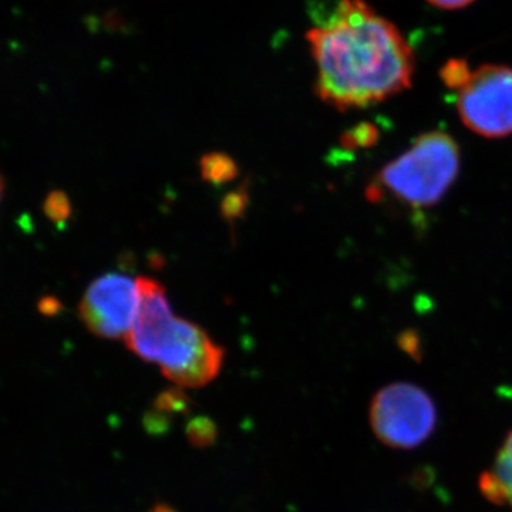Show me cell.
Listing matches in <instances>:
<instances>
[{
    "instance_id": "obj_1",
    "label": "cell",
    "mask_w": 512,
    "mask_h": 512,
    "mask_svg": "<svg viewBox=\"0 0 512 512\" xmlns=\"http://www.w3.org/2000/svg\"><path fill=\"white\" fill-rule=\"evenodd\" d=\"M306 39L318 70L316 93L335 109H363L412 87V46L365 0H338L319 13Z\"/></svg>"
},
{
    "instance_id": "obj_2",
    "label": "cell",
    "mask_w": 512,
    "mask_h": 512,
    "mask_svg": "<svg viewBox=\"0 0 512 512\" xmlns=\"http://www.w3.org/2000/svg\"><path fill=\"white\" fill-rule=\"evenodd\" d=\"M460 170V148L450 134L431 131L384 165L367 187L366 197L382 202L390 197L412 208L433 207L450 190Z\"/></svg>"
},
{
    "instance_id": "obj_3",
    "label": "cell",
    "mask_w": 512,
    "mask_h": 512,
    "mask_svg": "<svg viewBox=\"0 0 512 512\" xmlns=\"http://www.w3.org/2000/svg\"><path fill=\"white\" fill-rule=\"evenodd\" d=\"M370 424L383 444L409 450L424 443L436 429V404L414 384H390L373 399Z\"/></svg>"
},
{
    "instance_id": "obj_4",
    "label": "cell",
    "mask_w": 512,
    "mask_h": 512,
    "mask_svg": "<svg viewBox=\"0 0 512 512\" xmlns=\"http://www.w3.org/2000/svg\"><path fill=\"white\" fill-rule=\"evenodd\" d=\"M224 356V349L201 326L175 316L154 363L175 386L202 387L218 376Z\"/></svg>"
},
{
    "instance_id": "obj_5",
    "label": "cell",
    "mask_w": 512,
    "mask_h": 512,
    "mask_svg": "<svg viewBox=\"0 0 512 512\" xmlns=\"http://www.w3.org/2000/svg\"><path fill=\"white\" fill-rule=\"evenodd\" d=\"M457 111L464 126L481 137L512 134V69L483 64L458 90Z\"/></svg>"
},
{
    "instance_id": "obj_6",
    "label": "cell",
    "mask_w": 512,
    "mask_h": 512,
    "mask_svg": "<svg viewBox=\"0 0 512 512\" xmlns=\"http://www.w3.org/2000/svg\"><path fill=\"white\" fill-rule=\"evenodd\" d=\"M140 291L137 279L109 272L94 279L79 305L86 328L103 339H126L136 319Z\"/></svg>"
},
{
    "instance_id": "obj_7",
    "label": "cell",
    "mask_w": 512,
    "mask_h": 512,
    "mask_svg": "<svg viewBox=\"0 0 512 512\" xmlns=\"http://www.w3.org/2000/svg\"><path fill=\"white\" fill-rule=\"evenodd\" d=\"M137 282L140 291L137 315L133 328L124 340L127 348L140 359L154 363L161 339L174 322L175 316L160 282L148 276H138Z\"/></svg>"
},
{
    "instance_id": "obj_8",
    "label": "cell",
    "mask_w": 512,
    "mask_h": 512,
    "mask_svg": "<svg viewBox=\"0 0 512 512\" xmlns=\"http://www.w3.org/2000/svg\"><path fill=\"white\" fill-rule=\"evenodd\" d=\"M480 490L490 503L512 508V431L498 451L493 468L481 476Z\"/></svg>"
},
{
    "instance_id": "obj_9",
    "label": "cell",
    "mask_w": 512,
    "mask_h": 512,
    "mask_svg": "<svg viewBox=\"0 0 512 512\" xmlns=\"http://www.w3.org/2000/svg\"><path fill=\"white\" fill-rule=\"evenodd\" d=\"M201 177L205 183L214 185L227 184L238 177V165L228 154L214 153L205 154L200 161Z\"/></svg>"
},
{
    "instance_id": "obj_10",
    "label": "cell",
    "mask_w": 512,
    "mask_h": 512,
    "mask_svg": "<svg viewBox=\"0 0 512 512\" xmlns=\"http://www.w3.org/2000/svg\"><path fill=\"white\" fill-rule=\"evenodd\" d=\"M249 204L248 184H242L237 190L228 192L221 201V215L228 224H234L247 211Z\"/></svg>"
},
{
    "instance_id": "obj_11",
    "label": "cell",
    "mask_w": 512,
    "mask_h": 512,
    "mask_svg": "<svg viewBox=\"0 0 512 512\" xmlns=\"http://www.w3.org/2000/svg\"><path fill=\"white\" fill-rule=\"evenodd\" d=\"M187 437L192 446L200 448L211 446L217 439V426L210 419L197 417L188 423Z\"/></svg>"
},
{
    "instance_id": "obj_12",
    "label": "cell",
    "mask_w": 512,
    "mask_h": 512,
    "mask_svg": "<svg viewBox=\"0 0 512 512\" xmlns=\"http://www.w3.org/2000/svg\"><path fill=\"white\" fill-rule=\"evenodd\" d=\"M441 80L448 89L461 90L470 80L471 72L468 63L464 59H451L441 69Z\"/></svg>"
},
{
    "instance_id": "obj_13",
    "label": "cell",
    "mask_w": 512,
    "mask_h": 512,
    "mask_svg": "<svg viewBox=\"0 0 512 512\" xmlns=\"http://www.w3.org/2000/svg\"><path fill=\"white\" fill-rule=\"evenodd\" d=\"M43 211H45L46 217L56 224H62L69 220L72 215V205H70L66 192L60 190L49 192L45 204H43Z\"/></svg>"
},
{
    "instance_id": "obj_14",
    "label": "cell",
    "mask_w": 512,
    "mask_h": 512,
    "mask_svg": "<svg viewBox=\"0 0 512 512\" xmlns=\"http://www.w3.org/2000/svg\"><path fill=\"white\" fill-rule=\"evenodd\" d=\"M379 130L375 124L363 123L350 128L342 136V146L346 148H367L375 146Z\"/></svg>"
},
{
    "instance_id": "obj_15",
    "label": "cell",
    "mask_w": 512,
    "mask_h": 512,
    "mask_svg": "<svg viewBox=\"0 0 512 512\" xmlns=\"http://www.w3.org/2000/svg\"><path fill=\"white\" fill-rule=\"evenodd\" d=\"M188 397L183 393V387L175 386L165 390L156 400L158 412L183 413L187 410Z\"/></svg>"
},
{
    "instance_id": "obj_16",
    "label": "cell",
    "mask_w": 512,
    "mask_h": 512,
    "mask_svg": "<svg viewBox=\"0 0 512 512\" xmlns=\"http://www.w3.org/2000/svg\"><path fill=\"white\" fill-rule=\"evenodd\" d=\"M427 2L439 9L456 10L466 8L474 0H427Z\"/></svg>"
},
{
    "instance_id": "obj_17",
    "label": "cell",
    "mask_w": 512,
    "mask_h": 512,
    "mask_svg": "<svg viewBox=\"0 0 512 512\" xmlns=\"http://www.w3.org/2000/svg\"><path fill=\"white\" fill-rule=\"evenodd\" d=\"M60 303L55 298H43L42 301L39 302V309L43 315H56L57 311H59Z\"/></svg>"
},
{
    "instance_id": "obj_18",
    "label": "cell",
    "mask_w": 512,
    "mask_h": 512,
    "mask_svg": "<svg viewBox=\"0 0 512 512\" xmlns=\"http://www.w3.org/2000/svg\"><path fill=\"white\" fill-rule=\"evenodd\" d=\"M150 512H177L167 504H157L156 507L151 508Z\"/></svg>"
}]
</instances>
